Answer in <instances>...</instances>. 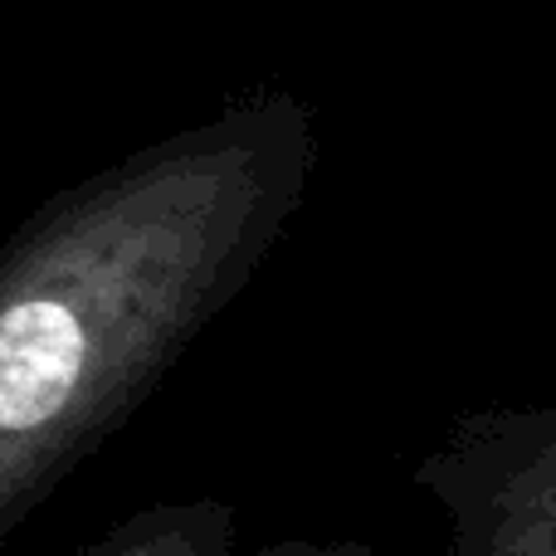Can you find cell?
Masks as SVG:
<instances>
[{"mask_svg": "<svg viewBox=\"0 0 556 556\" xmlns=\"http://www.w3.org/2000/svg\"><path fill=\"white\" fill-rule=\"evenodd\" d=\"M313 156L307 103L269 88L15 225L0 244V542L254 283Z\"/></svg>", "mask_w": 556, "mask_h": 556, "instance_id": "1", "label": "cell"}, {"mask_svg": "<svg viewBox=\"0 0 556 556\" xmlns=\"http://www.w3.org/2000/svg\"><path fill=\"white\" fill-rule=\"evenodd\" d=\"M420 483L454 556H556V410L473 415L420 464Z\"/></svg>", "mask_w": 556, "mask_h": 556, "instance_id": "2", "label": "cell"}, {"mask_svg": "<svg viewBox=\"0 0 556 556\" xmlns=\"http://www.w3.org/2000/svg\"><path fill=\"white\" fill-rule=\"evenodd\" d=\"M68 556H235V518L215 498L156 503Z\"/></svg>", "mask_w": 556, "mask_h": 556, "instance_id": "3", "label": "cell"}, {"mask_svg": "<svg viewBox=\"0 0 556 556\" xmlns=\"http://www.w3.org/2000/svg\"><path fill=\"white\" fill-rule=\"evenodd\" d=\"M269 556H342V552H303V547H278Z\"/></svg>", "mask_w": 556, "mask_h": 556, "instance_id": "4", "label": "cell"}]
</instances>
